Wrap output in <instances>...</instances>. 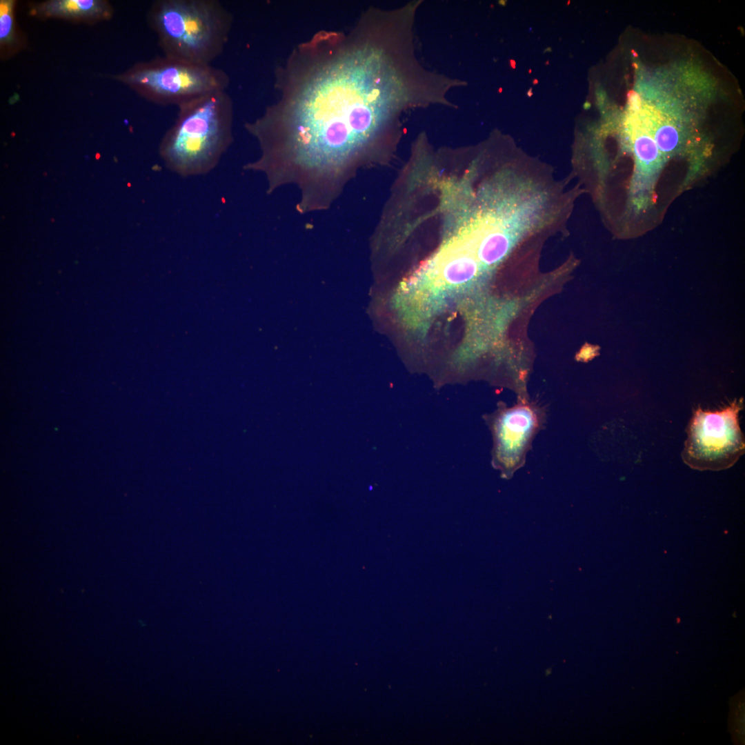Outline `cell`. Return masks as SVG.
Here are the masks:
<instances>
[{
  "mask_svg": "<svg viewBox=\"0 0 745 745\" xmlns=\"http://www.w3.org/2000/svg\"><path fill=\"white\" fill-rule=\"evenodd\" d=\"M337 58L304 84L288 108L293 148L312 167L342 165L395 116L426 104L418 69L398 49L368 42Z\"/></svg>",
  "mask_w": 745,
  "mask_h": 745,
  "instance_id": "1",
  "label": "cell"
},
{
  "mask_svg": "<svg viewBox=\"0 0 745 745\" xmlns=\"http://www.w3.org/2000/svg\"><path fill=\"white\" fill-rule=\"evenodd\" d=\"M150 20L164 56L212 65L228 41L233 17L217 0H159Z\"/></svg>",
  "mask_w": 745,
  "mask_h": 745,
  "instance_id": "3",
  "label": "cell"
},
{
  "mask_svg": "<svg viewBox=\"0 0 745 745\" xmlns=\"http://www.w3.org/2000/svg\"><path fill=\"white\" fill-rule=\"evenodd\" d=\"M653 135L659 151L664 153L675 151L679 143L680 135L678 129L668 121L657 120Z\"/></svg>",
  "mask_w": 745,
  "mask_h": 745,
  "instance_id": "9",
  "label": "cell"
},
{
  "mask_svg": "<svg viewBox=\"0 0 745 745\" xmlns=\"http://www.w3.org/2000/svg\"><path fill=\"white\" fill-rule=\"evenodd\" d=\"M744 399H735L724 408L694 410L682 452L683 461L698 470L718 471L733 466L744 453L745 440L739 422Z\"/></svg>",
  "mask_w": 745,
  "mask_h": 745,
  "instance_id": "5",
  "label": "cell"
},
{
  "mask_svg": "<svg viewBox=\"0 0 745 745\" xmlns=\"http://www.w3.org/2000/svg\"><path fill=\"white\" fill-rule=\"evenodd\" d=\"M13 2L1 1L0 3V41L9 42L13 38Z\"/></svg>",
  "mask_w": 745,
  "mask_h": 745,
  "instance_id": "10",
  "label": "cell"
},
{
  "mask_svg": "<svg viewBox=\"0 0 745 745\" xmlns=\"http://www.w3.org/2000/svg\"><path fill=\"white\" fill-rule=\"evenodd\" d=\"M120 79L159 104L177 107L206 95L226 91L230 84V77L222 68L164 55L134 67L121 74Z\"/></svg>",
  "mask_w": 745,
  "mask_h": 745,
  "instance_id": "4",
  "label": "cell"
},
{
  "mask_svg": "<svg viewBox=\"0 0 745 745\" xmlns=\"http://www.w3.org/2000/svg\"><path fill=\"white\" fill-rule=\"evenodd\" d=\"M628 123L639 174L648 178L654 174L659 159V151L653 135L654 123L635 113L630 115Z\"/></svg>",
  "mask_w": 745,
  "mask_h": 745,
  "instance_id": "7",
  "label": "cell"
},
{
  "mask_svg": "<svg viewBox=\"0 0 745 745\" xmlns=\"http://www.w3.org/2000/svg\"><path fill=\"white\" fill-rule=\"evenodd\" d=\"M446 83H443V84H446ZM439 85H442V84H439ZM435 86H437V85H435Z\"/></svg>",
  "mask_w": 745,
  "mask_h": 745,
  "instance_id": "11",
  "label": "cell"
},
{
  "mask_svg": "<svg viewBox=\"0 0 745 745\" xmlns=\"http://www.w3.org/2000/svg\"><path fill=\"white\" fill-rule=\"evenodd\" d=\"M175 123L163 137L160 154L169 168L183 175L213 168L230 146L233 103L226 91L177 107Z\"/></svg>",
  "mask_w": 745,
  "mask_h": 745,
  "instance_id": "2",
  "label": "cell"
},
{
  "mask_svg": "<svg viewBox=\"0 0 745 745\" xmlns=\"http://www.w3.org/2000/svg\"><path fill=\"white\" fill-rule=\"evenodd\" d=\"M104 4L95 0H57L42 7L45 13L70 17H96L103 13Z\"/></svg>",
  "mask_w": 745,
  "mask_h": 745,
  "instance_id": "8",
  "label": "cell"
},
{
  "mask_svg": "<svg viewBox=\"0 0 745 745\" xmlns=\"http://www.w3.org/2000/svg\"><path fill=\"white\" fill-rule=\"evenodd\" d=\"M546 409L539 403L520 398L511 407L504 403L486 415L493 436L492 464L510 477L525 463L536 435L545 424Z\"/></svg>",
  "mask_w": 745,
  "mask_h": 745,
  "instance_id": "6",
  "label": "cell"
}]
</instances>
